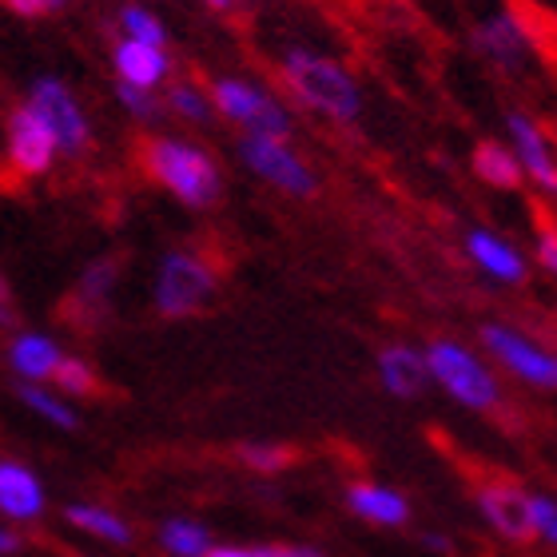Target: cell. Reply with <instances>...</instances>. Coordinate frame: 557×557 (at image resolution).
I'll return each mask as SVG.
<instances>
[{"mask_svg": "<svg viewBox=\"0 0 557 557\" xmlns=\"http://www.w3.org/2000/svg\"><path fill=\"white\" fill-rule=\"evenodd\" d=\"M144 168L187 208H211L223 196V172L208 151L180 136H151L144 144Z\"/></svg>", "mask_w": 557, "mask_h": 557, "instance_id": "cell-1", "label": "cell"}, {"mask_svg": "<svg viewBox=\"0 0 557 557\" xmlns=\"http://www.w3.org/2000/svg\"><path fill=\"white\" fill-rule=\"evenodd\" d=\"M283 84L295 92V100H302V104L323 112V116L338 120V124L355 120L362 108L359 84L350 81L335 60L307 52V48H290L287 57H283Z\"/></svg>", "mask_w": 557, "mask_h": 557, "instance_id": "cell-2", "label": "cell"}, {"mask_svg": "<svg viewBox=\"0 0 557 557\" xmlns=\"http://www.w3.org/2000/svg\"><path fill=\"white\" fill-rule=\"evenodd\" d=\"M215 287H220V275L211 268V259L191 251V247H180V251H168L160 259L151 299H156V311L163 319H191L208 307Z\"/></svg>", "mask_w": 557, "mask_h": 557, "instance_id": "cell-3", "label": "cell"}, {"mask_svg": "<svg viewBox=\"0 0 557 557\" xmlns=\"http://www.w3.org/2000/svg\"><path fill=\"white\" fill-rule=\"evenodd\" d=\"M422 359H426L430 379L450 398H458L462 407L494 410L502 403V391L494 383V374L486 371V362L470 355L466 347H458V343H450V338H434Z\"/></svg>", "mask_w": 557, "mask_h": 557, "instance_id": "cell-4", "label": "cell"}, {"mask_svg": "<svg viewBox=\"0 0 557 557\" xmlns=\"http://www.w3.org/2000/svg\"><path fill=\"white\" fill-rule=\"evenodd\" d=\"M211 108L220 116L244 124L247 136H275L287 139L290 136V116L287 108L278 104L275 96L263 92L259 84H247L239 76H223V81L211 84Z\"/></svg>", "mask_w": 557, "mask_h": 557, "instance_id": "cell-5", "label": "cell"}, {"mask_svg": "<svg viewBox=\"0 0 557 557\" xmlns=\"http://www.w3.org/2000/svg\"><path fill=\"white\" fill-rule=\"evenodd\" d=\"M24 104L45 120V128L52 132V139H57V148L64 151V156H81V151L92 144L88 112H84L81 100L72 96V88L64 81H57V76H40V81H33Z\"/></svg>", "mask_w": 557, "mask_h": 557, "instance_id": "cell-6", "label": "cell"}, {"mask_svg": "<svg viewBox=\"0 0 557 557\" xmlns=\"http://www.w3.org/2000/svg\"><path fill=\"white\" fill-rule=\"evenodd\" d=\"M239 160L259 175V180H268L271 187L278 191H287V196H314V172L307 163L299 160V151H290L287 139H275V136H244L239 139Z\"/></svg>", "mask_w": 557, "mask_h": 557, "instance_id": "cell-7", "label": "cell"}, {"mask_svg": "<svg viewBox=\"0 0 557 557\" xmlns=\"http://www.w3.org/2000/svg\"><path fill=\"white\" fill-rule=\"evenodd\" d=\"M474 502H478V513L486 518V525L502 537V542H513V546L534 542V525H530V494H525L518 482H510V478L478 482Z\"/></svg>", "mask_w": 557, "mask_h": 557, "instance_id": "cell-8", "label": "cell"}, {"mask_svg": "<svg viewBox=\"0 0 557 557\" xmlns=\"http://www.w3.org/2000/svg\"><path fill=\"white\" fill-rule=\"evenodd\" d=\"M482 343L490 347V355L506 367L510 374H518L522 383L537 386V391H557V355H549L546 347H537L530 338H522L510 326H486Z\"/></svg>", "mask_w": 557, "mask_h": 557, "instance_id": "cell-9", "label": "cell"}, {"mask_svg": "<svg viewBox=\"0 0 557 557\" xmlns=\"http://www.w3.org/2000/svg\"><path fill=\"white\" fill-rule=\"evenodd\" d=\"M4 139H9V163L21 175H48L52 163H57L60 148L52 132L45 128V120L36 116L28 104H16L9 112V124H4Z\"/></svg>", "mask_w": 557, "mask_h": 557, "instance_id": "cell-10", "label": "cell"}, {"mask_svg": "<svg viewBox=\"0 0 557 557\" xmlns=\"http://www.w3.org/2000/svg\"><path fill=\"white\" fill-rule=\"evenodd\" d=\"M0 513L12 522H36L45 513V486L24 462L0 458Z\"/></svg>", "mask_w": 557, "mask_h": 557, "instance_id": "cell-11", "label": "cell"}, {"mask_svg": "<svg viewBox=\"0 0 557 557\" xmlns=\"http://www.w3.org/2000/svg\"><path fill=\"white\" fill-rule=\"evenodd\" d=\"M112 69H116L120 84L156 92V88L168 81L172 60H168V52H163V48L136 45V40H124V36H120L116 45H112Z\"/></svg>", "mask_w": 557, "mask_h": 557, "instance_id": "cell-12", "label": "cell"}, {"mask_svg": "<svg viewBox=\"0 0 557 557\" xmlns=\"http://www.w3.org/2000/svg\"><path fill=\"white\" fill-rule=\"evenodd\" d=\"M116 283H120V259L116 256L92 259V263L81 271V283H76V295H72L76 319H96V323H100L108 314V307H112Z\"/></svg>", "mask_w": 557, "mask_h": 557, "instance_id": "cell-13", "label": "cell"}, {"mask_svg": "<svg viewBox=\"0 0 557 557\" xmlns=\"http://www.w3.org/2000/svg\"><path fill=\"white\" fill-rule=\"evenodd\" d=\"M64 350L52 335H40V331H24L9 343V367L21 374L24 383H40L45 386L52 374H57Z\"/></svg>", "mask_w": 557, "mask_h": 557, "instance_id": "cell-14", "label": "cell"}, {"mask_svg": "<svg viewBox=\"0 0 557 557\" xmlns=\"http://www.w3.org/2000/svg\"><path fill=\"white\" fill-rule=\"evenodd\" d=\"M347 506L350 513H359L362 522L386 525V530H398V525L410 522V502L391 486H379V482H355L347 490Z\"/></svg>", "mask_w": 557, "mask_h": 557, "instance_id": "cell-15", "label": "cell"}, {"mask_svg": "<svg viewBox=\"0 0 557 557\" xmlns=\"http://www.w3.org/2000/svg\"><path fill=\"white\" fill-rule=\"evenodd\" d=\"M379 379L395 398H418L430 383L426 359L410 347H386L379 355Z\"/></svg>", "mask_w": 557, "mask_h": 557, "instance_id": "cell-16", "label": "cell"}, {"mask_svg": "<svg viewBox=\"0 0 557 557\" xmlns=\"http://www.w3.org/2000/svg\"><path fill=\"white\" fill-rule=\"evenodd\" d=\"M510 136H513V144H518V163H522V172H530L537 184L554 191L557 187V163H554V151H549V144L542 139V132H537L534 120H525V116L513 112Z\"/></svg>", "mask_w": 557, "mask_h": 557, "instance_id": "cell-17", "label": "cell"}, {"mask_svg": "<svg viewBox=\"0 0 557 557\" xmlns=\"http://www.w3.org/2000/svg\"><path fill=\"white\" fill-rule=\"evenodd\" d=\"M466 247H470V256H474L478 268H486L490 275L506 278V283H522V278H525L522 256H518L510 244H502L498 235L470 232V235H466Z\"/></svg>", "mask_w": 557, "mask_h": 557, "instance_id": "cell-18", "label": "cell"}, {"mask_svg": "<svg viewBox=\"0 0 557 557\" xmlns=\"http://www.w3.org/2000/svg\"><path fill=\"white\" fill-rule=\"evenodd\" d=\"M474 175L482 184L502 187V191H513V187H522V180H525L518 156L506 151L502 144H494V139H482L474 148Z\"/></svg>", "mask_w": 557, "mask_h": 557, "instance_id": "cell-19", "label": "cell"}, {"mask_svg": "<svg viewBox=\"0 0 557 557\" xmlns=\"http://www.w3.org/2000/svg\"><path fill=\"white\" fill-rule=\"evenodd\" d=\"M64 522L84 530V534L100 537V542H112V546H128L132 542V525L120 518V513L104 510V506H92V502H76L64 510Z\"/></svg>", "mask_w": 557, "mask_h": 557, "instance_id": "cell-20", "label": "cell"}, {"mask_svg": "<svg viewBox=\"0 0 557 557\" xmlns=\"http://www.w3.org/2000/svg\"><path fill=\"white\" fill-rule=\"evenodd\" d=\"M478 48L498 64H518L522 57V28L510 16H494L486 21V28H478Z\"/></svg>", "mask_w": 557, "mask_h": 557, "instance_id": "cell-21", "label": "cell"}, {"mask_svg": "<svg viewBox=\"0 0 557 557\" xmlns=\"http://www.w3.org/2000/svg\"><path fill=\"white\" fill-rule=\"evenodd\" d=\"M16 395H21V403L28 410H33V414H40L45 422H52L57 430H76V426H81V414H76V410H72L69 403H64V398L52 395L48 386H40V383H21V386H16Z\"/></svg>", "mask_w": 557, "mask_h": 557, "instance_id": "cell-22", "label": "cell"}, {"mask_svg": "<svg viewBox=\"0 0 557 557\" xmlns=\"http://www.w3.org/2000/svg\"><path fill=\"white\" fill-rule=\"evenodd\" d=\"M160 546L172 557H208L211 554V534L199 522L172 518V522L160 525Z\"/></svg>", "mask_w": 557, "mask_h": 557, "instance_id": "cell-23", "label": "cell"}, {"mask_svg": "<svg viewBox=\"0 0 557 557\" xmlns=\"http://www.w3.org/2000/svg\"><path fill=\"white\" fill-rule=\"evenodd\" d=\"M163 112H172V116L187 120V124H208L211 120V96L208 92H199L196 84H172L168 88V96H163Z\"/></svg>", "mask_w": 557, "mask_h": 557, "instance_id": "cell-24", "label": "cell"}, {"mask_svg": "<svg viewBox=\"0 0 557 557\" xmlns=\"http://www.w3.org/2000/svg\"><path fill=\"white\" fill-rule=\"evenodd\" d=\"M120 28H124V40H136V45H151V48L168 45L163 21L151 9H144V4H124L120 9Z\"/></svg>", "mask_w": 557, "mask_h": 557, "instance_id": "cell-25", "label": "cell"}, {"mask_svg": "<svg viewBox=\"0 0 557 557\" xmlns=\"http://www.w3.org/2000/svg\"><path fill=\"white\" fill-rule=\"evenodd\" d=\"M52 383L64 391V395L72 398H88L100 391V379H96V371L88 367L84 359H76V355H64L57 367V374H52Z\"/></svg>", "mask_w": 557, "mask_h": 557, "instance_id": "cell-26", "label": "cell"}, {"mask_svg": "<svg viewBox=\"0 0 557 557\" xmlns=\"http://www.w3.org/2000/svg\"><path fill=\"white\" fill-rule=\"evenodd\" d=\"M239 462L259 470V474H278V470H287L295 462V454L287 446H278V442H247V446H239Z\"/></svg>", "mask_w": 557, "mask_h": 557, "instance_id": "cell-27", "label": "cell"}, {"mask_svg": "<svg viewBox=\"0 0 557 557\" xmlns=\"http://www.w3.org/2000/svg\"><path fill=\"white\" fill-rule=\"evenodd\" d=\"M116 100L132 120H139V124H156V120L163 116L160 92H148V88H128V84H116Z\"/></svg>", "mask_w": 557, "mask_h": 557, "instance_id": "cell-28", "label": "cell"}, {"mask_svg": "<svg viewBox=\"0 0 557 557\" xmlns=\"http://www.w3.org/2000/svg\"><path fill=\"white\" fill-rule=\"evenodd\" d=\"M530 525H534V537L557 546V502L546 494H530Z\"/></svg>", "mask_w": 557, "mask_h": 557, "instance_id": "cell-29", "label": "cell"}, {"mask_svg": "<svg viewBox=\"0 0 557 557\" xmlns=\"http://www.w3.org/2000/svg\"><path fill=\"white\" fill-rule=\"evenodd\" d=\"M534 223H537V259L557 275V223L542 203H534Z\"/></svg>", "mask_w": 557, "mask_h": 557, "instance_id": "cell-30", "label": "cell"}, {"mask_svg": "<svg viewBox=\"0 0 557 557\" xmlns=\"http://www.w3.org/2000/svg\"><path fill=\"white\" fill-rule=\"evenodd\" d=\"M208 557H283V546H211Z\"/></svg>", "mask_w": 557, "mask_h": 557, "instance_id": "cell-31", "label": "cell"}, {"mask_svg": "<svg viewBox=\"0 0 557 557\" xmlns=\"http://www.w3.org/2000/svg\"><path fill=\"white\" fill-rule=\"evenodd\" d=\"M12 323H16V302H12L9 278L0 275V326H12Z\"/></svg>", "mask_w": 557, "mask_h": 557, "instance_id": "cell-32", "label": "cell"}, {"mask_svg": "<svg viewBox=\"0 0 557 557\" xmlns=\"http://www.w3.org/2000/svg\"><path fill=\"white\" fill-rule=\"evenodd\" d=\"M9 12H16V16H45V0H0Z\"/></svg>", "mask_w": 557, "mask_h": 557, "instance_id": "cell-33", "label": "cell"}, {"mask_svg": "<svg viewBox=\"0 0 557 557\" xmlns=\"http://www.w3.org/2000/svg\"><path fill=\"white\" fill-rule=\"evenodd\" d=\"M21 537L12 534V530H4V525H0V557H12V554H21Z\"/></svg>", "mask_w": 557, "mask_h": 557, "instance_id": "cell-34", "label": "cell"}, {"mask_svg": "<svg viewBox=\"0 0 557 557\" xmlns=\"http://www.w3.org/2000/svg\"><path fill=\"white\" fill-rule=\"evenodd\" d=\"M283 557H323L314 546H283Z\"/></svg>", "mask_w": 557, "mask_h": 557, "instance_id": "cell-35", "label": "cell"}, {"mask_svg": "<svg viewBox=\"0 0 557 557\" xmlns=\"http://www.w3.org/2000/svg\"><path fill=\"white\" fill-rule=\"evenodd\" d=\"M426 546H430V549H442V554H446V549H450V542H446V537H442V534H438V537L426 534Z\"/></svg>", "mask_w": 557, "mask_h": 557, "instance_id": "cell-36", "label": "cell"}, {"mask_svg": "<svg viewBox=\"0 0 557 557\" xmlns=\"http://www.w3.org/2000/svg\"><path fill=\"white\" fill-rule=\"evenodd\" d=\"M64 4H69V0H45V9H48V12H60Z\"/></svg>", "mask_w": 557, "mask_h": 557, "instance_id": "cell-37", "label": "cell"}, {"mask_svg": "<svg viewBox=\"0 0 557 557\" xmlns=\"http://www.w3.org/2000/svg\"><path fill=\"white\" fill-rule=\"evenodd\" d=\"M203 4H211V9H232V0H203Z\"/></svg>", "mask_w": 557, "mask_h": 557, "instance_id": "cell-38", "label": "cell"}, {"mask_svg": "<svg viewBox=\"0 0 557 557\" xmlns=\"http://www.w3.org/2000/svg\"><path fill=\"white\" fill-rule=\"evenodd\" d=\"M554 191H557V187H554Z\"/></svg>", "mask_w": 557, "mask_h": 557, "instance_id": "cell-39", "label": "cell"}]
</instances>
